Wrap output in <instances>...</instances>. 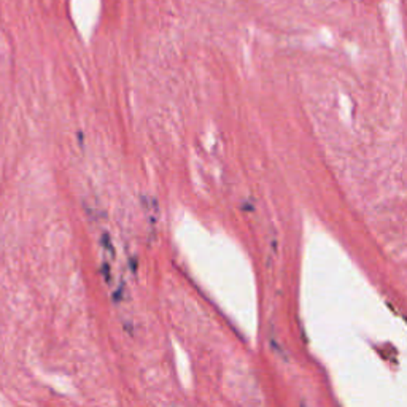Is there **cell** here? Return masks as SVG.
I'll use <instances>...</instances> for the list:
<instances>
[{
  "instance_id": "cell-1",
  "label": "cell",
  "mask_w": 407,
  "mask_h": 407,
  "mask_svg": "<svg viewBox=\"0 0 407 407\" xmlns=\"http://www.w3.org/2000/svg\"><path fill=\"white\" fill-rule=\"evenodd\" d=\"M102 245L105 247V250L108 251L110 256H115V248H113L112 242H110V235L108 234H104L102 235Z\"/></svg>"
},
{
  "instance_id": "cell-2",
  "label": "cell",
  "mask_w": 407,
  "mask_h": 407,
  "mask_svg": "<svg viewBox=\"0 0 407 407\" xmlns=\"http://www.w3.org/2000/svg\"><path fill=\"white\" fill-rule=\"evenodd\" d=\"M102 272H104V279L107 280V282H110V269H108V264H104Z\"/></svg>"
}]
</instances>
